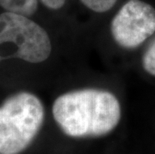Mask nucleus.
Returning <instances> with one entry per match:
<instances>
[{
  "instance_id": "f257e3e1",
  "label": "nucleus",
  "mask_w": 155,
  "mask_h": 154,
  "mask_svg": "<svg viewBox=\"0 0 155 154\" xmlns=\"http://www.w3.org/2000/svg\"><path fill=\"white\" fill-rule=\"evenodd\" d=\"M61 130L71 137H99L111 132L121 117L119 101L111 92L81 89L59 96L52 107Z\"/></svg>"
},
{
  "instance_id": "f03ea898",
  "label": "nucleus",
  "mask_w": 155,
  "mask_h": 154,
  "mask_svg": "<svg viewBox=\"0 0 155 154\" xmlns=\"http://www.w3.org/2000/svg\"><path fill=\"white\" fill-rule=\"evenodd\" d=\"M44 108L37 96L19 92L0 106V154H19L40 130Z\"/></svg>"
},
{
  "instance_id": "7ed1b4c3",
  "label": "nucleus",
  "mask_w": 155,
  "mask_h": 154,
  "mask_svg": "<svg viewBox=\"0 0 155 154\" xmlns=\"http://www.w3.org/2000/svg\"><path fill=\"white\" fill-rule=\"evenodd\" d=\"M50 53V38L41 26L17 13L6 11L0 14V62L19 58L39 63Z\"/></svg>"
},
{
  "instance_id": "20e7f679",
  "label": "nucleus",
  "mask_w": 155,
  "mask_h": 154,
  "mask_svg": "<svg viewBox=\"0 0 155 154\" xmlns=\"http://www.w3.org/2000/svg\"><path fill=\"white\" fill-rule=\"evenodd\" d=\"M155 33V9L141 0H129L111 23V34L119 46L136 48Z\"/></svg>"
},
{
  "instance_id": "39448f33",
  "label": "nucleus",
  "mask_w": 155,
  "mask_h": 154,
  "mask_svg": "<svg viewBox=\"0 0 155 154\" xmlns=\"http://www.w3.org/2000/svg\"><path fill=\"white\" fill-rule=\"evenodd\" d=\"M47 8L59 9L64 5L65 0H40ZM0 6L8 12L31 16L37 11L38 0H0Z\"/></svg>"
},
{
  "instance_id": "423d86ee",
  "label": "nucleus",
  "mask_w": 155,
  "mask_h": 154,
  "mask_svg": "<svg viewBox=\"0 0 155 154\" xmlns=\"http://www.w3.org/2000/svg\"><path fill=\"white\" fill-rule=\"evenodd\" d=\"M142 64L145 71L155 76V39L145 51L142 58Z\"/></svg>"
},
{
  "instance_id": "0eeeda50",
  "label": "nucleus",
  "mask_w": 155,
  "mask_h": 154,
  "mask_svg": "<svg viewBox=\"0 0 155 154\" xmlns=\"http://www.w3.org/2000/svg\"><path fill=\"white\" fill-rule=\"evenodd\" d=\"M85 6L95 12H106L113 7L117 0H80Z\"/></svg>"
}]
</instances>
